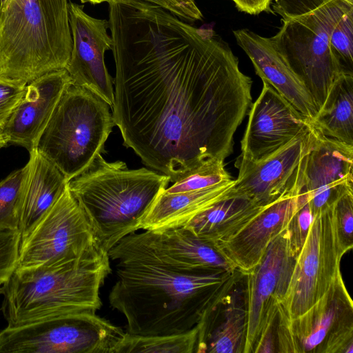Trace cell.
Listing matches in <instances>:
<instances>
[{
  "instance_id": "cell-1",
  "label": "cell",
  "mask_w": 353,
  "mask_h": 353,
  "mask_svg": "<svg viewBox=\"0 0 353 353\" xmlns=\"http://www.w3.org/2000/svg\"><path fill=\"white\" fill-rule=\"evenodd\" d=\"M108 3L123 145L170 183L225 161L252 105V79L229 45L150 2Z\"/></svg>"
},
{
  "instance_id": "cell-2",
  "label": "cell",
  "mask_w": 353,
  "mask_h": 353,
  "mask_svg": "<svg viewBox=\"0 0 353 353\" xmlns=\"http://www.w3.org/2000/svg\"><path fill=\"white\" fill-rule=\"evenodd\" d=\"M116 262L110 306L127 321V333L167 335L190 330L233 274L183 272L159 261L132 233L108 251Z\"/></svg>"
},
{
  "instance_id": "cell-3",
  "label": "cell",
  "mask_w": 353,
  "mask_h": 353,
  "mask_svg": "<svg viewBox=\"0 0 353 353\" xmlns=\"http://www.w3.org/2000/svg\"><path fill=\"white\" fill-rule=\"evenodd\" d=\"M170 177L153 170H129L122 161L101 154L68 187L85 211L102 247L108 252L125 236L141 229V221Z\"/></svg>"
},
{
  "instance_id": "cell-4",
  "label": "cell",
  "mask_w": 353,
  "mask_h": 353,
  "mask_svg": "<svg viewBox=\"0 0 353 353\" xmlns=\"http://www.w3.org/2000/svg\"><path fill=\"white\" fill-rule=\"evenodd\" d=\"M72 48L68 0L0 4V77L28 84L65 68Z\"/></svg>"
},
{
  "instance_id": "cell-5",
  "label": "cell",
  "mask_w": 353,
  "mask_h": 353,
  "mask_svg": "<svg viewBox=\"0 0 353 353\" xmlns=\"http://www.w3.org/2000/svg\"><path fill=\"white\" fill-rule=\"evenodd\" d=\"M111 270L108 254L57 267L16 269L1 285V311L9 326L96 313L102 305L100 288Z\"/></svg>"
},
{
  "instance_id": "cell-6",
  "label": "cell",
  "mask_w": 353,
  "mask_h": 353,
  "mask_svg": "<svg viewBox=\"0 0 353 353\" xmlns=\"http://www.w3.org/2000/svg\"><path fill=\"white\" fill-rule=\"evenodd\" d=\"M350 0H274L282 25L270 40L303 83L318 111L334 82L344 71L330 43L343 6Z\"/></svg>"
},
{
  "instance_id": "cell-7",
  "label": "cell",
  "mask_w": 353,
  "mask_h": 353,
  "mask_svg": "<svg viewBox=\"0 0 353 353\" xmlns=\"http://www.w3.org/2000/svg\"><path fill=\"white\" fill-rule=\"evenodd\" d=\"M115 125L111 106L92 90L71 83L43 131L37 150L70 179L99 154Z\"/></svg>"
},
{
  "instance_id": "cell-8",
  "label": "cell",
  "mask_w": 353,
  "mask_h": 353,
  "mask_svg": "<svg viewBox=\"0 0 353 353\" xmlns=\"http://www.w3.org/2000/svg\"><path fill=\"white\" fill-rule=\"evenodd\" d=\"M108 254L68 187L19 244L17 270L94 260Z\"/></svg>"
},
{
  "instance_id": "cell-9",
  "label": "cell",
  "mask_w": 353,
  "mask_h": 353,
  "mask_svg": "<svg viewBox=\"0 0 353 353\" xmlns=\"http://www.w3.org/2000/svg\"><path fill=\"white\" fill-rule=\"evenodd\" d=\"M334 205L314 215L305 241L296 257L287 291L277 304L276 338L312 306L341 273V261L347 252L337 234Z\"/></svg>"
},
{
  "instance_id": "cell-10",
  "label": "cell",
  "mask_w": 353,
  "mask_h": 353,
  "mask_svg": "<svg viewBox=\"0 0 353 353\" xmlns=\"http://www.w3.org/2000/svg\"><path fill=\"white\" fill-rule=\"evenodd\" d=\"M125 332L96 313L54 316L0 332V353H115Z\"/></svg>"
},
{
  "instance_id": "cell-11",
  "label": "cell",
  "mask_w": 353,
  "mask_h": 353,
  "mask_svg": "<svg viewBox=\"0 0 353 353\" xmlns=\"http://www.w3.org/2000/svg\"><path fill=\"white\" fill-rule=\"evenodd\" d=\"M277 352L353 353V303L341 273L276 338Z\"/></svg>"
},
{
  "instance_id": "cell-12",
  "label": "cell",
  "mask_w": 353,
  "mask_h": 353,
  "mask_svg": "<svg viewBox=\"0 0 353 353\" xmlns=\"http://www.w3.org/2000/svg\"><path fill=\"white\" fill-rule=\"evenodd\" d=\"M296 256L287 228L245 275L247 325L243 353H254L261 337L276 325L277 304L287 291Z\"/></svg>"
},
{
  "instance_id": "cell-13",
  "label": "cell",
  "mask_w": 353,
  "mask_h": 353,
  "mask_svg": "<svg viewBox=\"0 0 353 353\" xmlns=\"http://www.w3.org/2000/svg\"><path fill=\"white\" fill-rule=\"evenodd\" d=\"M315 134L312 125L285 146L256 161L238 157L235 167L239 176L234 180L232 194L268 205L286 194H299L307 154Z\"/></svg>"
},
{
  "instance_id": "cell-14",
  "label": "cell",
  "mask_w": 353,
  "mask_h": 353,
  "mask_svg": "<svg viewBox=\"0 0 353 353\" xmlns=\"http://www.w3.org/2000/svg\"><path fill=\"white\" fill-rule=\"evenodd\" d=\"M311 125L272 85L263 81L262 90L250 106L239 157L250 161L260 160Z\"/></svg>"
},
{
  "instance_id": "cell-15",
  "label": "cell",
  "mask_w": 353,
  "mask_h": 353,
  "mask_svg": "<svg viewBox=\"0 0 353 353\" xmlns=\"http://www.w3.org/2000/svg\"><path fill=\"white\" fill-rule=\"evenodd\" d=\"M69 19L72 48L65 69L72 83L92 90L112 108L113 79L104 61L105 52L112 45L108 22L90 17L72 2H69Z\"/></svg>"
},
{
  "instance_id": "cell-16",
  "label": "cell",
  "mask_w": 353,
  "mask_h": 353,
  "mask_svg": "<svg viewBox=\"0 0 353 353\" xmlns=\"http://www.w3.org/2000/svg\"><path fill=\"white\" fill-rule=\"evenodd\" d=\"M301 190L307 194L313 215L353 192V145L325 137L316 129Z\"/></svg>"
},
{
  "instance_id": "cell-17",
  "label": "cell",
  "mask_w": 353,
  "mask_h": 353,
  "mask_svg": "<svg viewBox=\"0 0 353 353\" xmlns=\"http://www.w3.org/2000/svg\"><path fill=\"white\" fill-rule=\"evenodd\" d=\"M236 272L222 284L204 310L197 324L196 353H243L247 325L245 288L237 285Z\"/></svg>"
},
{
  "instance_id": "cell-18",
  "label": "cell",
  "mask_w": 353,
  "mask_h": 353,
  "mask_svg": "<svg viewBox=\"0 0 353 353\" xmlns=\"http://www.w3.org/2000/svg\"><path fill=\"white\" fill-rule=\"evenodd\" d=\"M72 83L65 68L47 73L26 86L24 94L2 130L8 141L26 148H37L64 90Z\"/></svg>"
},
{
  "instance_id": "cell-19",
  "label": "cell",
  "mask_w": 353,
  "mask_h": 353,
  "mask_svg": "<svg viewBox=\"0 0 353 353\" xmlns=\"http://www.w3.org/2000/svg\"><path fill=\"white\" fill-rule=\"evenodd\" d=\"M299 194L281 196L237 234L213 244L237 271L246 275L260 262L272 241L288 228L299 205Z\"/></svg>"
},
{
  "instance_id": "cell-20",
  "label": "cell",
  "mask_w": 353,
  "mask_h": 353,
  "mask_svg": "<svg viewBox=\"0 0 353 353\" xmlns=\"http://www.w3.org/2000/svg\"><path fill=\"white\" fill-rule=\"evenodd\" d=\"M135 233L163 264L183 272L221 271L233 274L236 268L213 243L201 239L183 226Z\"/></svg>"
},
{
  "instance_id": "cell-21",
  "label": "cell",
  "mask_w": 353,
  "mask_h": 353,
  "mask_svg": "<svg viewBox=\"0 0 353 353\" xmlns=\"http://www.w3.org/2000/svg\"><path fill=\"white\" fill-rule=\"evenodd\" d=\"M237 44L252 61L256 74L272 85L311 123L318 110L303 83L274 48L270 38L243 28L233 31Z\"/></svg>"
},
{
  "instance_id": "cell-22",
  "label": "cell",
  "mask_w": 353,
  "mask_h": 353,
  "mask_svg": "<svg viewBox=\"0 0 353 353\" xmlns=\"http://www.w3.org/2000/svg\"><path fill=\"white\" fill-rule=\"evenodd\" d=\"M234 180L185 192L161 191L141 221V229L153 230L180 227L217 202L233 195Z\"/></svg>"
},
{
  "instance_id": "cell-23",
  "label": "cell",
  "mask_w": 353,
  "mask_h": 353,
  "mask_svg": "<svg viewBox=\"0 0 353 353\" xmlns=\"http://www.w3.org/2000/svg\"><path fill=\"white\" fill-rule=\"evenodd\" d=\"M30 153V168L20 214V242L33 230L64 192L68 181L37 149Z\"/></svg>"
},
{
  "instance_id": "cell-24",
  "label": "cell",
  "mask_w": 353,
  "mask_h": 353,
  "mask_svg": "<svg viewBox=\"0 0 353 353\" xmlns=\"http://www.w3.org/2000/svg\"><path fill=\"white\" fill-rule=\"evenodd\" d=\"M269 205L232 195L199 214L183 227L197 236L215 243L237 234Z\"/></svg>"
},
{
  "instance_id": "cell-25",
  "label": "cell",
  "mask_w": 353,
  "mask_h": 353,
  "mask_svg": "<svg viewBox=\"0 0 353 353\" xmlns=\"http://www.w3.org/2000/svg\"><path fill=\"white\" fill-rule=\"evenodd\" d=\"M312 125L325 137L353 145V72L336 79Z\"/></svg>"
},
{
  "instance_id": "cell-26",
  "label": "cell",
  "mask_w": 353,
  "mask_h": 353,
  "mask_svg": "<svg viewBox=\"0 0 353 353\" xmlns=\"http://www.w3.org/2000/svg\"><path fill=\"white\" fill-rule=\"evenodd\" d=\"M197 325L173 334L141 336L125 332L115 353H196Z\"/></svg>"
},
{
  "instance_id": "cell-27",
  "label": "cell",
  "mask_w": 353,
  "mask_h": 353,
  "mask_svg": "<svg viewBox=\"0 0 353 353\" xmlns=\"http://www.w3.org/2000/svg\"><path fill=\"white\" fill-rule=\"evenodd\" d=\"M29 162L0 181V230H19Z\"/></svg>"
},
{
  "instance_id": "cell-28",
  "label": "cell",
  "mask_w": 353,
  "mask_h": 353,
  "mask_svg": "<svg viewBox=\"0 0 353 353\" xmlns=\"http://www.w3.org/2000/svg\"><path fill=\"white\" fill-rule=\"evenodd\" d=\"M231 180L225 169L224 161L212 159L185 172L164 191L168 194L185 192L210 188Z\"/></svg>"
},
{
  "instance_id": "cell-29",
  "label": "cell",
  "mask_w": 353,
  "mask_h": 353,
  "mask_svg": "<svg viewBox=\"0 0 353 353\" xmlns=\"http://www.w3.org/2000/svg\"><path fill=\"white\" fill-rule=\"evenodd\" d=\"M335 225L341 246L353 248V192L341 196L334 205Z\"/></svg>"
},
{
  "instance_id": "cell-30",
  "label": "cell",
  "mask_w": 353,
  "mask_h": 353,
  "mask_svg": "<svg viewBox=\"0 0 353 353\" xmlns=\"http://www.w3.org/2000/svg\"><path fill=\"white\" fill-rule=\"evenodd\" d=\"M19 244V230H0V285L9 279L17 267Z\"/></svg>"
},
{
  "instance_id": "cell-31",
  "label": "cell",
  "mask_w": 353,
  "mask_h": 353,
  "mask_svg": "<svg viewBox=\"0 0 353 353\" xmlns=\"http://www.w3.org/2000/svg\"><path fill=\"white\" fill-rule=\"evenodd\" d=\"M299 195V205L288 226L290 242L296 254L300 252L305 241L314 218L307 194L301 190Z\"/></svg>"
},
{
  "instance_id": "cell-32",
  "label": "cell",
  "mask_w": 353,
  "mask_h": 353,
  "mask_svg": "<svg viewBox=\"0 0 353 353\" xmlns=\"http://www.w3.org/2000/svg\"><path fill=\"white\" fill-rule=\"evenodd\" d=\"M26 84L0 77V128L2 129L22 98Z\"/></svg>"
},
{
  "instance_id": "cell-33",
  "label": "cell",
  "mask_w": 353,
  "mask_h": 353,
  "mask_svg": "<svg viewBox=\"0 0 353 353\" xmlns=\"http://www.w3.org/2000/svg\"><path fill=\"white\" fill-rule=\"evenodd\" d=\"M169 5L171 13L188 21L201 20L202 13L194 0H163Z\"/></svg>"
},
{
  "instance_id": "cell-34",
  "label": "cell",
  "mask_w": 353,
  "mask_h": 353,
  "mask_svg": "<svg viewBox=\"0 0 353 353\" xmlns=\"http://www.w3.org/2000/svg\"><path fill=\"white\" fill-rule=\"evenodd\" d=\"M234 2L239 11L250 14H259L263 12H272L270 6L272 0H230Z\"/></svg>"
},
{
  "instance_id": "cell-35",
  "label": "cell",
  "mask_w": 353,
  "mask_h": 353,
  "mask_svg": "<svg viewBox=\"0 0 353 353\" xmlns=\"http://www.w3.org/2000/svg\"><path fill=\"white\" fill-rule=\"evenodd\" d=\"M276 325L268 330L267 332L261 337L254 351V353L277 352Z\"/></svg>"
},
{
  "instance_id": "cell-36",
  "label": "cell",
  "mask_w": 353,
  "mask_h": 353,
  "mask_svg": "<svg viewBox=\"0 0 353 353\" xmlns=\"http://www.w3.org/2000/svg\"><path fill=\"white\" fill-rule=\"evenodd\" d=\"M142 1H148V2H150L151 3L157 5V6H160V7H161V8H163L165 9L166 10H168V11L171 12L170 7L169 6L168 4H167L163 0H142Z\"/></svg>"
},
{
  "instance_id": "cell-37",
  "label": "cell",
  "mask_w": 353,
  "mask_h": 353,
  "mask_svg": "<svg viewBox=\"0 0 353 353\" xmlns=\"http://www.w3.org/2000/svg\"><path fill=\"white\" fill-rule=\"evenodd\" d=\"M8 143V141L2 130L0 128V149L5 147Z\"/></svg>"
},
{
  "instance_id": "cell-38",
  "label": "cell",
  "mask_w": 353,
  "mask_h": 353,
  "mask_svg": "<svg viewBox=\"0 0 353 353\" xmlns=\"http://www.w3.org/2000/svg\"><path fill=\"white\" fill-rule=\"evenodd\" d=\"M82 3L90 2L92 4L100 3L102 2H108L110 0H81Z\"/></svg>"
},
{
  "instance_id": "cell-39",
  "label": "cell",
  "mask_w": 353,
  "mask_h": 353,
  "mask_svg": "<svg viewBox=\"0 0 353 353\" xmlns=\"http://www.w3.org/2000/svg\"><path fill=\"white\" fill-rule=\"evenodd\" d=\"M5 1L6 0H0V4H3Z\"/></svg>"
},
{
  "instance_id": "cell-40",
  "label": "cell",
  "mask_w": 353,
  "mask_h": 353,
  "mask_svg": "<svg viewBox=\"0 0 353 353\" xmlns=\"http://www.w3.org/2000/svg\"><path fill=\"white\" fill-rule=\"evenodd\" d=\"M1 285H0V289H1Z\"/></svg>"
}]
</instances>
